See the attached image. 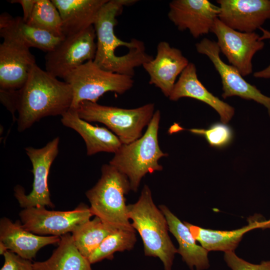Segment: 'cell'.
Masks as SVG:
<instances>
[{
  "instance_id": "e0dca14e",
  "label": "cell",
  "mask_w": 270,
  "mask_h": 270,
  "mask_svg": "<svg viewBox=\"0 0 270 270\" xmlns=\"http://www.w3.org/2000/svg\"><path fill=\"white\" fill-rule=\"evenodd\" d=\"M60 240L59 236L34 234L26 230L20 220L13 222L6 217L0 220V242L7 250L27 260H31L40 248Z\"/></svg>"
},
{
  "instance_id": "f1b7e54d",
  "label": "cell",
  "mask_w": 270,
  "mask_h": 270,
  "mask_svg": "<svg viewBox=\"0 0 270 270\" xmlns=\"http://www.w3.org/2000/svg\"><path fill=\"white\" fill-rule=\"evenodd\" d=\"M224 260L232 270H270V260L254 264L240 258L234 252H224Z\"/></svg>"
},
{
  "instance_id": "5b68a950",
  "label": "cell",
  "mask_w": 270,
  "mask_h": 270,
  "mask_svg": "<svg viewBox=\"0 0 270 270\" xmlns=\"http://www.w3.org/2000/svg\"><path fill=\"white\" fill-rule=\"evenodd\" d=\"M160 120V111L156 110L144 134L130 143L122 144L109 162L128 178L131 190L134 192H137L146 174L163 169L158 160L168 154L161 150L158 144Z\"/></svg>"
},
{
  "instance_id": "8fae6325",
  "label": "cell",
  "mask_w": 270,
  "mask_h": 270,
  "mask_svg": "<svg viewBox=\"0 0 270 270\" xmlns=\"http://www.w3.org/2000/svg\"><path fill=\"white\" fill-rule=\"evenodd\" d=\"M0 89L19 90L25 84L36 58L28 47L10 30L0 28Z\"/></svg>"
},
{
  "instance_id": "4dcf8cb0",
  "label": "cell",
  "mask_w": 270,
  "mask_h": 270,
  "mask_svg": "<svg viewBox=\"0 0 270 270\" xmlns=\"http://www.w3.org/2000/svg\"><path fill=\"white\" fill-rule=\"evenodd\" d=\"M20 94L19 90L0 89V99L2 103L14 116L18 110Z\"/></svg>"
},
{
  "instance_id": "d4e9b609",
  "label": "cell",
  "mask_w": 270,
  "mask_h": 270,
  "mask_svg": "<svg viewBox=\"0 0 270 270\" xmlns=\"http://www.w3.org/2000/svg\"><path fill=\"white\" fill-rule=\"evenodd\" d=\"M117 230L95 216L78 226L72 236L79 252L88 258L107 236Z\"/></svg>"
},
{
  "instance_id": "2e32d148",
  "label": "cell",
  "mask_w": 270,
  "mask_h": 270,
  "mask_svg": "<svg viewBox=\"0 0 270 270\" xmlns=\"http://www.w3.org/2000/svg\"><path fill=\"white\" fill-rule=\"evenodd\" d=\"M189 63L180 50L172 47L167 42L162 41L157 46L156 57L142 66L149 76L150 84L159 88L168 98L177 77Z\"/></svg>"
},
{
  "instance_id": "7402d4cb",
  "label": "cell",
  "mask_w": 270,
  "mask_h": 270,
  "mask_svg": "<svg viewBox=\"0 0 270 270\" xmlns=\"http://www.w3.org/2000/svg\"><path fill=\"white\" fill-rule=\"evenodd\" d=\"M184 223L195 240L208 252L216 250L224 252H234L246 232L255 228H270V220L265 221L250 220L248 225L230 231L206 229L187 222Z\"/></svg>"
},
{
  "instance_id": "484cf974",
  "label": "cell",
  "mask_w": 270,
  "mask_h": 270,
  "mask_svg": "<svg viewBox=\"0 0 270 270\" xmlns=\"http://www.w3.org/2000/svg\"><path fill=\"white\" fill-rule=\"evenodd\" d=\"M136 241V231L118 230L107 236L88 259L91 264L106 258L112 260L114 252L132 250Z\"/></svg>"
},
{
  "instance_id": "d6986e66",
  "label": "cell",
  "mask_w": 270,
  "mask_h": 270,
  "mask_svg": "<svg viewBox=\"0 0 270 270\" xmlns=\"http://www.w3.org/2000/svg\"><path fill=\"white\" fill-rule=\"evenodd\" d=\"M61 122L82 138L88 156L100 152L115 154L122 144L119 138L108 128L93 126L80 118L76 109L70 108L63 114Z\"/></svg>"
},
{
  "instance_id": "ac0fdd59",
  "label": "cell",
  "mask_w": 270,
  "mask_h": 270,
  "mask_svg": "<svg viewBox=\"0 0 270 270\" xmlns=\"http://www.w3.org/2000/svg\"><path fill=\"white\" fill-rule=\"evenodd\" d=\"M190 98L206 104L219 114L222 123L227 124L234 114V108L210 92L198 80L195 64L190 62L180 77L168 98L176 101Z\"/></svg>"
},
{
  "instance_id": "7a4b0ae2",
  "label": "cell",
  "mask_w": 270,
  "mask_h": 270,
  "mask_svg": "<svg viewBox=\"0 0 270 270\" xmlns=\"http://www.w3.org/2000/svg\"><path fill=\"white\" fill-rule=\"evenodd\" d=\"M72 100V89L68 83L35 64L20 89L18 131L25 130L46 116H62L70 108Z\"/></svg>"
},
{
  "instance_id": "8992f818",
  "label": "cell",
  "mask_w": 270,
  "mask_h": 270,
  "mask_svg": "<svg viewBox=\"0 0 270 270\" xmlns=\"http://www.w3.org/2000/svg\"><path fill=\"white\" fill-rule=\"evenodd\" d=\"M154 109V103L128 109L88 101L81 102L76 108L80 118L88 122L104 124L114 132L122 144L130 143L142 136V130L150 124Z\"/></svg>"
},
{
  "instance_id": "f546056e",
  "label": "cell",
  "mask_w": 270,
  "mask_h": 270,
  "mask_svg": "<svg viewBox=\"0 0 270 270\" xmlns=\"http://www.w3.org/2000/svg\"><path fill=\"white\" fill-rule=\"evenodd\" d=\"M4 262L0 270H36L33 262L9 250L3 254Z\"/></svg>"
},
{
  "instance_id": "836d02e7",
  "label": "cell",
  "mask_w": 270,
  "mask_h": 270,
  "mask_svg": "<svg viewBox=\"0 0 270 270\" xmlns=\"http://www.w3.org/2000/svg\"><path fill=\"white\" fill-rule=\"evenodd\" d=\"M259 29H260L262 32V35L260 36V40H264L266 39L270 40V32L264 29L262 27H260Z\"/></svg>"
},
{
  "instance_id": "5bb4252c",
  "label": "cell",
  "mask_w": 270,
  "mask_h": 270,
  "mask_svg": "<svg viewBox=\"0 0 270 270\" xmlns=\"http://www.w3.org/2000/svg\"><path fill=\"white\" fill-rule=\"evenodd\" d=\"M219 13L218 6L208 0H174L168 16L179 30H188L197 38L210 32Z\"/></svg>"
},
{
  "instance_id": "44dd1931",
  "label": "cell",
  "mask_w": 270,
  "mask_h": 270,
  "mask_svg": "<svg viewBox=\"0 0 270 270\" xmlns=\"http://www.w3.org/2000/svg\"><path fill=\"white\" fill-rule=\"evenodd\" d=\"M159 208L164 215L168 222L169 231L174 235L178 244V253L182 260L193 270H204L210 267L208 251L196 244V240L190 229L182 222L169 209L163 204Z\"/></svg>"
},
{
  "instance_id": "30bf717a",
  "label": "cell",
  "mask_w": 270,
  "mask_h": 270,
  "mask_svg": "<svg viewBox=\"0 0 270 270\" xmlns=\"http://www.w3.org/2000/svg\"><path fill=\"white\" fill-rule=\"evenodd\" d=\"M59 142L60 138L56 137L42 148L32 146L25 148L32 164L31 171L34 175V182L32 190L28 194H26L24 188L20 186L14 188V196L22 208L54 206L50 199L48 178L51 166L58 153Z\"/></svg>"
},
{
  "instance_id": "83f0119b",
  "label": "cell",
  "mask_w": 270,
  "mask_h": 270,
  "mask_svg": "<svg viewBox=\"0 0 270 270\" xmlns=\"http://www.w3.org/2000/svg\"><path fill=\"white\" fill-rule=\"evenodd\" d=\"M191 132L203 136L210 144L215 148H221L228 146L233 137L231 128L222 122L214 123L208 128H192Z\"/></svg>"
},
{
  "instance_id": "7c38bea8",
  "label": "cell",
  "mask_w": 270,
  "mask_h": 270,
  "mask_svg": "<svg viewBox=\"0 0 270 270\" xmlns=\"http://www.w3.org/2000/svg\"><path fill=\"white\" fill-rule=\"evenodd\" d=\"M210 32L217 38L220 51L230 65L243 76L252 72V60L254 55L264 46V40L256 32H245L234 30L217 18Z\"/></svg>"
},
{
  "instance_id": "1f68e13d",
  "label": "cell",
  "mask_w": 270,
  "mask_h": 270,
  "mask_svg": "<svg viewBox=\"0 0 270 270\" xmlns=\"http://www.w3.org/2000/svg\"><path fill=\"white\" fill-rule=\"evenodd\" d=\"M38 0H12L10 3H18L21 5L23 10L22 19L26 22L30 17Z\"/></svg>"
},
{
  "instance_id": "277c9868",
  "label": "cell",
  "mask_w": 270,
  "mask_h": 270,
  "mask_svg": "<svg viewBox=\"0 0 270 270\" xmlns=\"http://www.w3.org/2000/svg\"><path fill=\"white\" fill-rule=\"evenodd\" d=\"M97 183L86 192L93 216L117 230L136 231L130 222L124 196L131 190L128 178L110 164L101 168Z\"/></svg>"
},
{
  "instance_id": "4316f807",
  "label": "cell",
  "mask_w": 270,
  "mask_h": 270,
  "mask_svg": "<svg viewBox=\"0 0 270 270\" xmlns=\"http://www.w3.org/2000/svg\"><path fill=\"white\" fill-rule=\"evenodd\" d=\"M28 25L64 38L60 14L52 0H38L32 14L26 22Z\"/></svg>"
},
{
  "instance_id": "52a82bcc",
  "label": "cell",
  "mask_w": 270,
  "mask_h": 270,
  "mask_svg": "<svg viewBox=\"0 0 270 270\" xmlns=\"http://www.w3.org/2000/svg\"><path fill=\"white\" fill-rule=\"evenodd\" d=\"M132 78L104 70L90 60L72 70L64 80L72 89L73 100L70 108L76 109L84 101L96 102L108 92L124 94L132 87Z\"/></svg>"
},
{
  "instance_id": "4fadbf2b",
  "label": "cell",
  "mask_w": 270,
  "mask_h": 270,
  "mask_svg": "<svg viewBox=\"0 0 270 270\" xmlns=\"http://www.w3.org/2000/svg\"><path fill=\"white\" fill-rule=\"evenodd\" d=\"M196 48L199 54L208 58L218 72L222 86L223 98L238 96L253 100L264 106L270 117V97L262 94L256 86L246 82L236 68L222 60L216 42L204 38L196 44Z\"/></svg>"
},
{
  "instance_id": "603a6c76",
  "label": "cell",
  "mask_w": 270,
  "mask_h": 270,
  "mask_svg": "<svg viewBox=\"0 0 270 270\" xmlns=\"http://www.w3.org/2000/svg\"><path fill=\"white\" fill-rule=\"evenodd\" d=\"M0 28H6L18 36L28 47L48 52L54 50L65 38L56 36L44 30L32 26L22 17H12L8 12L0 16Z\"/></svg>"
},
{
  "instance_id": "cb8c5ba5",
  "label": "cell",
  "mask_w": 270,
  "mask_h": 270,
  "mask_svg": "<svg viewBox=\"0 0 270 270\" xmlns=\"http://www.w3.org/2000/svg\"><path fill=\"white\" fill-rule=\"evenodd\" d=\"M90 265L76 247L70 233L60 236L58 248L49 258L33 262L36 270H92Z\"/></svg>"
},
{
  "instance_id": "3957f363",
  "label": "cell",
  "mask_w": 270,
  "mask_h": 270,
  "mask_svg": "<svg viewBox=\"0 0 270 270\" xmlns=\"http://www.w3.org/2000/svg\"><path fill=\"white\" fill-rule=\"evenodd\" d=\"M127 210L132 226L143 242L145 256L158 258L164 270H172L178 249L169 236L166 218L154 204L148 185L144 186L136 202L127 205Z\"/></svg>"
},
{
  "instance_id": "6da1fadb",
  "label": "cell",
  "mask_w": 270,
  "mask_h": 270,
  "mask_svg": "<svg viewBox=\"0 0 270 270\" xmlns=\"http://www.w3.org/2000/svg\"><path fill=\"white\" fill-rule=\"evenodd\" d=\"M136 2L108 0L98 13L94 24L96 50L93 60L104 70L133 77L136 68L153 58L146 52L143 42L134 38L123 41L114 34L117 16L125 6Z\"/></svg>"
},
{
  "instance_id": "9a60e30c",
  "label": "cell",
  "mask_w": 270,
  "mask_h": 270,
  "mask_svg": "<svg viewBox=\"0 0 270 270\" xmlns=\"http://www.w3.org/2000/svg\"><path fill=\"white\" fill-rule=\"evenodd\" d=\"M218 19L230 28L252 32L270 20V0H218Z\"/></svg>"
},
{
  "instance_id": "ba28073f",
  "label": "cell",
  "mask_w": 270,
  "mask_h": 270,
  "mask_svg": "<svg viewBox=\"0 0 270 270\" xmlns=\"http://www.w3.org/2000/svg\"><path fill=\"white\" fill-rule=\"evenodd\" d=\"M94 26L66 36L52 51L45 56L46 70L64 79L70 72L86 62L94 60L96 50Z\"/></svg>"
},
{
  "instance_id": "9c48e42d",
  "label": "cell",
  "mask_w": 270,
  "mask_h": 270,
  "mask_svg": "<svg viewBox=\"0 0 270 270\" xmlns=\"http://www.w3.org/2000/svg\"><path fill=\"white\" fill-rule=\"evenodd\" d=\"M93 216L90 208L80 204L68 211L50 210L45 206L24 208L19 213L24 228L36 234L61 236L72 232Z\"/></svg>"
},
{
  "instance_id": "d6a6232c",
  "label": "cell",
  "mask_w": 270,
  "mask_h": 270,
  "mask_svg": "<svg viewBox=\"0 0 270 270\" xmlns=\"http://www.w3.org/2000/svg\"><path fill=\"white\" fill-rule=\"evenodd\" d=\"M254 76L256 78H270V64L264 70L254 72Z\"/></svg>"
},
{
  "instance_id": "ffe728a7",
  "label": "cell",
  "mask_w": 270,
  "mask_h": 270,
  "mask_svg": "<svg viewBox=\"0 0 270 270\" xmlns=\"http://www.w3.org/2000/svg\"><path fill=\"white\" fill-rule=\"evenodd\" d=\"M108 0H52L62 21L64 37L94 26L98 13Z\"/></svg>"
}]
</instances>
